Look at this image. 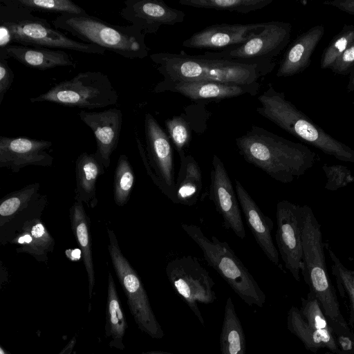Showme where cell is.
Returning a JSON list of instances; mask_svg holds the SVG:
<instances>
[{
  "instance_id": "d590c367",
  "label": "cell",
  "mask_w": 354,
  "mask_h": 354,
  "mask_svg": "<svg viewBox=\"0 0 354 354\" xmlns=\"http://www.w3.org/2000/svg\"><path fill=\"white\" fill-rule=\"evenodd\" d=\"M191 122V118L185 116V113L173 116L165 122L168 136L179 156L185 153L190 144L194 128Z\"/></svg>"
},
{
  "instance_id": "d6a6232c",
  "label": "cell",
  "mask_w": 354,
  "mask_h": 354,
  "mask_svg": "<svg viewBox=\"0 0 354 354\" xmlns=\"http://www.w3.org/2000/svg\"><path fill=\"white\" fill-rule=\"evenodd\" d=\"M134 181L135 175L129 159L124 154H121L113 177V198L118 206L122 207L128 203Z\"/></svg>"
},
{
  "instance_id": "ac0fdd59",
  "label": "cell",
  "mask_w": 354,
  "mask_h": 354,
  "mask_svg": "<svg viewBox=\"0 0 354 354\" xmlns=\"http://www.w3.org/2000/svg\"><path fill=\"white\" fill-rule=\"evenodd\" d=\"M266 22L247 24H214L195 32L183 41L185 48L224 50L241 45L261 32Z\"/></svg>"
},
{
  "instance_id": "9c48e42d",
  "label": "cell",
  "mask_w": 354,
  "mask_h": 354,
  "mask_svg": "<svg viewBox=\"0 0 354 354\" xmlns=\"http://www.w3.org/2000/svg\"><path fill=\"white\" fill-rule=\"evenodd\" d=\"M108 250L118 281L127 297L132 317L138 328L153 339H161L164 331L151 308L144 286L134 268L123 255L117 236L107 229Z\"/></svg>"
},
{
  "instance_id": "e0dca14e",
  "label": "cell",
  "mask_w": 354,
  "mask_h": 354,
  "mask_svg": "<svg viewBox=\"0 0 354 354\" xmlns=\"http://www.w3.org/2000/svg\"><path fill=\"white\" fill-rule=\"evenodd\" d=\"M120 15L145 35L156 34L161 26L182 23L185 18L183 11L160 0H126Z\"/></svg>"
},
{
  "instance_id": "1f68e13d",
  "label": "cell",
  "mask_w": 354,
  "mask_h": 354,
  "mask_svg": "<svg viewBox=\"0 0 354 354\" xmlns=\"http://www.w3.org/2000/svg\"><path fill=\"white\" fill-rule=\"evenodd\" d=\"M330 259L333 263L334 276L340 296L346 299L350 310V324L354 328V271L347 268L327 245Z\"/></svg>"
},
{
  "instance_id": "f1b7e54d",
  "label": "cell",
  "mask_w": 354,
  "mask_h": 354,
  "mask_svg": "<svg viewBox=\"0 0 354 354\" xmlns=\"http://www.w3.org/2000/svg\"><path fill=\"white\" fill-rule=\"evenodd\" d=\"M221 354H245L246 342L231 297H227L220 335Z\"/></svg>"
},
{
  "instance_id": "8992f818",
  "label": "cell",
  "mask_w": 354,
  "mask_h": 354,
  "mask_svg": "<svg viewBox=\"0 0 354 354\" xmlns=\"http://www.w3.org/2000/svg\"><path fill=\"white\" fill-rule=\"evenodd\" d=\"M52 22L56 29L64 30L82 42L99 46L125 58L148 56L145 34L133 25H113L88 13L59 15Z\"/></svg>"
},
{
  "instance_id": "f35d334b",
  "label": "cell",
  "mask_w": 354,
  "mask_h": 354,
  "mask_svg": "<svg viewBox=\"0 0 354 354\" xmlns=\"http://www.w3.org/2000/svg\"><path fill=\"white\" fill-rule=\"evenodd\" d=\"M354 68V41L340 55L330 70L337 75H350Z\"/></svg>"
},
{
  "instance_id": "4dcf8cb0",
  "label": "cell",
  "mask_w": 354,
  "mask_h": 354,
  "mask_svg": "<svg viewBox=\"0 0 354 354\" xmlns=\"http://www.w3.org/2000/svg\"><path fill=\"white\" fill-rule=\"evenodd\" d=\"M273 0H179L182 6L247 14L261 10Z\"/></svg>"
},
{
  "instance_id": "8fae6325",
  "label": "cell",
  "mask_w": 354,
  "mask_h": 354,
  "mask_svg": "<svg viewBox=\"0 0 354 354\" xmlns=\"http://www.w3.org/2000/svg\"><path fill=\"white\" fill-rule=\"evenodd\" d=\"M165 272L174 290L204 325L198 304H212L216 298L215 283L209 272L196 257L191 255L171 260L167 264Z\"/></svg>"
},
{
  "instance_id": "cb8c5ba5",
  "label": "cell",
  "mask_w": 354,
  "mask_h": 354,
  "mask_svg": "<svg viewBox=\"0 0 354 354\" xmlns=\"http://www.w3.org/2000/svg\"><path fill=\"white\" fill-rule=\"evenodd\" d=\"M104 167L95 153L84 152L75 162V200L84 203L90 208L96 207V181L104 173Z\"/></svg>"
},
{
  "instance_id": "5b68a950",
  "label": "cell",
  "mask_w": 354,
  "mask_h": 354,
  "mask_svg": "<svg viewBox=\"0 0 354 354\" xmlns=\"http://www.w3.org/2000/svg\"><path fill=\"white\" fill-rule=\"evenodd\" d=\"M261 106L257 111L281 129L308 143L324 153L347 162L354 163V149L334 138L313 122L270 84L258 96Z\"/></svg>"
},
{
  "instance_id": "5bb4252c",
  "label": "cell",
  "mask_w": 354,
  "mask_h": 354,
  "mask_svg": "<svg viewBox=\"0 0 354 354\" xmlns=\"http://www.w3.org/2000/svg\"><path fill=\"white\" fill-rule=\"evenodd\" d=\"M209 198L221 216L225 228L232 231L239 239H244L245 229L236 190L224 163L216 154L213 155L212 161Z\"/></svg>"
},
{
  "instance_id": "60d3db41",
  "label": "cell",
  "mask_w": 354,
  "mask_h": 354,
  "mask_svg": "<svg viewBox=\"0 0 354 354\" xmlns=\"http://www.w3.org/2000/svg\"><path fill=\"white\" fill-rule=\"evenodd\" d=\"M324 5L334 7L344 12L354 15V0L326 1Z\"/></svg>"
},
{
  "instance_id": "7402d4cb",
  "label": "cell",
  "mask_w": 354,
  "mask_h": 354,
  "mask_svg": "<svg viewBox=\"0 0 354 354\" xmlns=\"http://www.w3.org/2000/svg\"><path fill=\"white\" fill-rule=\"evenodd\" d=\"M12 57L29 68L47 70L59 66H76V62L65 51L44 47L12 44L0 49V58Z\"/></svg>"
},
{
  "instance_id": "b9f144b4",
  "label": "cell",
  "mask_w": 354,
  "mask_h": 354,
  "mask_svg": "<svg viewBox=\"0 0 354 354\" xmlns=\"http://www.w3.org/2000/svg\"><path fill=\"white\" fill-rule=\"evenodd\" d=\"M77 344L76 336L73 337L57 354H73Z\"/></svg>"
},
{
  "instance_id": "3957f363",
  "label": "cell",
  "mask_w": 354,
  "mask_h": 354,
  "mask_svg": "<svg viewBox=\"0 0 354 354\" xmlns=\"http://www.w3.org/2000/svg\"><path fill=\"white\" fill-rule=\"evenodd\" d=\"M32 12L8 0H0V49L15 44L88 54H104L105 48L71 39L53 28L46 19L35 16Z\"/></svg>"
},
{
  "instance_id": "6da1fadb",
  "label": "cell",
  "mask_w": 354,
  "mask_h": 354,
  "mask_svg": "<svg viewBox=\"0 0 354 354\" xmlns=\"http://www.w3.org/2000/svg\"><path fill=\"white\" fill-rule=\"evenodd\" d=\"M163 80L181 81H214L250 84L260 82L276 66L272 59H225L203 54L190 55L161 52L151 54Z\"/></svg>"
},
{
  "instance_id": "7a4b0ae2",
  "label": "cell",
  "mask_w": 354,
  "mask_h": 354,
  "mask_svg": "<svg viewBox=\"0 0 354 354\" xmlns=\"http://www.w3.org/2000/svg\"><path fill=\"white\" fill-rule=\"evenodd\" d=\"M239 154L274 180L290 183L313 167L317 153L307 146L252 126L235 140Z\"/></svg>"
},
{
  "instance_id": "603a6c76",
  "label": "cell",
  "mask_w": 354,
  "mask_h": 354,
  "mask_svg": "<svg viewBox=\"0 0 354 354\" xmlns=\"http://www.w3.org/2000/svg\"><path fill=\"white\" fill-rule=\"evenodd\" d=\"M10 243L19 245L16 249L17 253H27L45 263L48 254L53 251L55 245V239L39 218L25 221Z\"/></svg>"
},
{
  "instance_id": "8d00e7d4",
  "label": "cell",
  "mask_w": 354,
  "mask_h": 354,
  "mask_svg": "<svg viewBox=\"0 0 354 354\" xmlns=\"http://www.w3.org/2000/svg\"><path fill=\"white\" fill-rule=\"evenodd\" d=\"M322 169L326 177L324 188L328 191H337L354 182L351 170L344 165L324 164Z\"/></svg>"
},
{
  "instance_id": "2e32d148",
  "label": "cell",
  "mask_w": 354,
  "mask_h": 354,
  "mask_svg": "<svg viewBox=\"0 0 354 354\" xmlns=\"http://www.w3.org/2000/svg\"><path fill=\"white\" fill-rule=\"evenodd\" d=\"M52 142L28 137H0V167L14 173L29 166L49 167L53 158L46 150Z\"/></svg>"
},
{
  "instance_id": "ffe728a7",
  "label": "cell",
  "mask_w": 354,
  "mask_h": 354,
  "mask_svg": "<svg viewBox=\"0 0 354 354\" xmlns=\"http://www.w3.org/2000/svg\"><path fill=\"white\" fill-rule=\"evenodd\" d=\"M235 190L241 209L256 242L267 258L272 263L278 265L279 253L271 234L274 226L272 221L262 212L242 183L236 179Z\"/></svg>"
},
{
  "instance_id": "30bf717a",
  "label": "cell",
  "mask_w": 354,
  "mask_h": 354,
  "mask_svg": "<svg viewBox=\"0 0 354 354\" xmlns=\"http://www.w3.org/2000/svg\"><path fill=\"white\" fill-rule=\"evenodd\" d=\"M146 151L136 136L138 148L148 175L161 192L174 201V167L171 142L156 118L146 113L144 120Z\"/></svg>"
},
{
  "instance_id": "83f0119b",
  "label": "cell",
  "mask_w": 354,
  "mask_h": 354,
  "mask_svg": "<svg viewBox=\"0 0 354 354\" xmlns=\"http://www.w3.org/2000/svg\"><path fill=\"white\" fill-rule=\"evenodd\" d=\"M128 328L122 308L112 274H108V288L106 310L105 335L109 345L118 350H124V337Z\"/></svg>"
},
{
  "instance_id": "e575fe53",
  "label": "cell",
  "mask_w": 354,
  "mask_h": 354,
  "mask_svg": "<svg viewBox=\"0 0 354 354\" xmlns=\"http://www.w3.org/2000/svg\"><path fill=\"white\" fill-rule=\"evenodd\" d=\"M30 11L72 15H85L86 10L70 0H8Z\"/></svg>"
},
{
  "instance_id": "ee69618b",
  "label": "cell",
  "mask_w": 354,
  "mask_h": 354,
  "mask_svg": "<svg viewBox=\"0 0 354 354\" xmlns=\"http://www.w3.org/2000/svg\"><path fill=\"white\" fill-rule=\"evenodd\" d=\"M138 354H172V353H170L168 352H165V351H149V352H145V353H138Z\"/></svg>"
},
{
  "instance_id": "484cf974",
  "label": "cell",
  "mask_w": 354,
  "mask_h": 354,
  "mask_svg": "<svg viewBox=\"0 0 354 354\" xmlns=\"http://www.w3.org/2000/svg\"><path fill=\"white\" fill-rule=\"evenodd\" d=\"M180 167L174 185V203L187 206L195 205L203 188L201 167L191 155L179 156Z\"/></svg>"
},
{
  "instance_id": "7bdbcfd3",
  "label": "cell",
  "mask_w": 354,
  "mask_h": 354,
  "mask_svg": "<svg viewBox=\"0 0 354 354\" xmlns=\"http://www.w3.org/2000/svg\"><path fill=\"white\" fill-rule=\"evenodd\" d=\"M346 88L348 92L353 94V103L354 104V68L349 75V80Z\"/></svg>"
},
{
  "instance_id": "ab89813d",
  "label": "cell",
  "mask_w": 354,
  "mask_h": 354,
  "mask_svg": "<svg viewBox=\"0 0 354 354\" xmlns=\"http://www.w3.org/2000/svg\"><path fill=\"white\" fill-rule=\"evenodd\" d=\"M14 80V73L8 64L7 59L0 58V104Z\"/></svg>"
},
{
  "instance_id": "836d02e7",
  "label": "cell",
  "mask_w": 354,
  "mask_h": 354,
  "mask_svg": "<svg viewBox=\"0 0 354 354\" xmlns=\"http://www.w3.org/2000/svg\"><path fill=\"white\" fill-rule=\"evenodd\" d=\"M354 41V26L345 24L324 50L320 59L322 69H330L340 55Z\"/></svg>"
},
{
  "instance_id": "4fadbf2b",
  "label": "cell",
  "mask_w": 354,
  "mask_h": 354,
  "mask_svg": "<svg viewBox=\"0 0 354 354\" xmlns=\"http://www.w3.org/2000/svg\"><path fill=\"white\" fill-rule=\"evenodd\" d=\"M301 205L290 201H279L276 206L277 250L286 268L300 281L303 256Z\"/></svg>"
},
{
  "instance_id": "d6986e66",
  "label": "cell",
  "mask_w": 354,
  "mask_h": 354,
  "mask_svg": "<svg viewBox=\"0 0 354 354\" xmlns=\"http://www.w3.org/2000/svg\"><path fill=\"white\" fill-rule=\"evenodd\" d=\"M82 121L93 131L97 144L95 155L105 169L111 164V156L117 148L122 125L120 109L111 108L102 111H81Z\"/></svg>"
},
{
  "instance_id": "9a60e30c",
  "label": "cell",
  "mask_w": 354,
  "mask_h": 354,
  "mask_svg": "<svg viewBox=\"0 0 354 354\" xmlns=\"http://www.w3.org/2000/svg\"><path fill=\"white\" fill-rule=\"evenodd\" d=\"M259 87L260 82L240 84L214 81L174 82L162 80L154 86L153 92L177 93L195 102H218L245 94L256 95Z\"/></svg>"
},
{
  "instance_id": "277c9868",
  "label": "cell",
  "mask_w": 354,
  "mask_h": 354,
  "mask_svg": "<svg viewBox=\"0 0 354 354\" xmlns=\"http://www.w3.org/2000/svg\"><path fill=\"white\" fill-rule=\"evenodd\" d=\"M300 209L303 243L301 274L310 292L318 300L329 324L350 328L341 313L328 273L321 225L310 206L302 205Z\"/></svg>"
},
{
  "instance_id": "ba28073f",
  "label": "cell",
  "mask_w": 354,
  "mask_h": 354,
  "mask_svg": "<svg viewBox=\"0 0 354 354\" xmlns=\"http://www.w3.org/2000/svg\"><path fill=\"white\" fill-rule=\"evenodd\" d=\"M30 101L94 109L116 104L118 93L106 75L88 71L59 82L46 92L31 97Z\"/></svg>"
},
{
  "instance_id": "4316f807",
  "label": "cell",
  "mask_w": 354,
  "mask_h": 354,
  "mask_svg": "<svg viewBox=\"0 0 354 354\" xmlns=\"http://www.w3.org/2000/svg\"><path fill=\"white\" fill-rule=\"evenodd\" d=\"M287 328L300 339L307 350L316 353L324 348L332 354H337L338 348L333 330L321 331L310 327L295 306H292L288 313Z\"/></svg>"
},
{
  "instance_id": "7c38bea8",
  "label": "cell",
  "mask_w": 354,
  "mask_h": 354,
  "mask_svg": "<svg viewBox=\"0 0 354 354\" xmlns=\"http://www.w3.org/2000/svg\"><path fill=\"white\" fill-rule=\"evenodd\" d=\"M292 26L288 22L267 21L263 29L245 43L218 52L207 51L204 55L225 59H272L288 44Z\"/></svg>"
},
{
  "instance_id": "f546056e",
  "label": "cell",
  "mask_w": 354,
  "mask_h": 354,
  "mask_svg": "<svg viewBox=\"0 0 354 354\" xmlns=\"http://www.w3.org/2000/svg\"><path fill=\"white\" fill-rule=\"evenodd\" d=\"M40 187L38 183L30 184L6 195L0 201V227H2L13 219L37 195Z\"/></svg>"
},
{
  "instance_id": "d4e9b609",
  "label": "cell",
  "mask_w": 354,
  "mask_h": 354,
  "mask_svg": "<svg viewBox=\"0 0 354 354\" xmlns=\"http://www.w3.org/2000/svg\"><path fill=\"white\" fill-rule=\"evenodd\" d=\"M72 232L81 250L83 263L87 272L88 296L92 299L95 284L94 263L91 249V220L86 214L83 203L75 201L69 209Z\"/></svg>"
},
{
  "instance_id": "44dd1931",
  "label": "cell",
  "mask_w": 354,
  "mask_h": 354,
  "mask_svg": "<svg viewBox=\"0 0 354 354\" xmlns=\"http://www.w3.org/2000/svg\"><path fill=\"white\" fill-rule=\"evenodd\" d=\"M325 32L322 25L311 27L292 43L281 60L277 77H288L302 73L311 63V57Z\"/></svg>"
},
{
  "instance_id": "f6af8a7d",
  "label": "cell",
  "mask_w": 354,
  "mask_h": 354,
  "mask_svg": "<svg viewBox=\"0 0 354 354\" xmlns=\"http://www.w3.org/2000/svg\"><path fill=\"white\" fill-rule=\"evenodd\" d=\"M0 354H12L7 349H6L2 345L0 346Z\"/></svg>"
},
{
  "instance_id": "74e56055",
  "label": "cell",
  "mask_w": 354,
  "mask_h": 354,
  "mask_svg": "<svg viewBox=\"0 0 354 354\" xmlns=\"http://www.w3.org/2000/svg\"><path fill=\"white\" fill-rule=\"evenodd\" d=\"M338 348L337 354H354V333L350 328L330 325Z\"/></svg>"
},
{
  "instance_id": "52a82bcc",
  "label": "cell",
  "mask_w": 354,
  "mask_h": 354,
  "mask_svg": "<svg viewBox=\"0 0 354 354\" xmlns=\"http://www.w3.org/2000/svg\"><path fill=\"white\" fill-rule=\"evenodd\" d=\"M183 230L201 250L207 264L214 269L248 305L262 308L266 295L227 243L216 236L208 239L196 225H181Z\"/></svg>"
}]
</instances>
